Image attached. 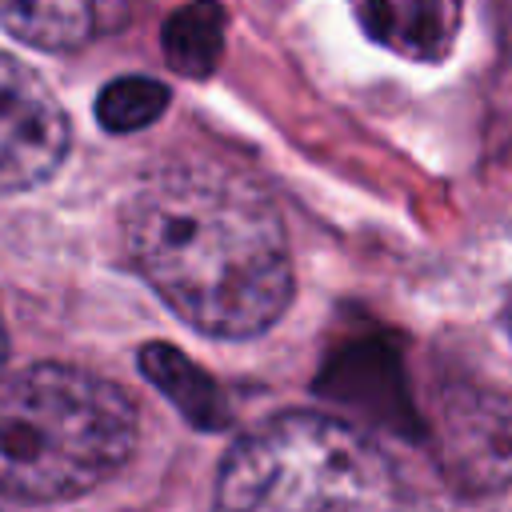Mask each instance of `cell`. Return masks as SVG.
I'll list each match as a JSON object with an SVG mask.
<instances>
[{
    "instance_id": "obj_5",
    "label": "cell",
    "mask_w": 512,
    "mask_h": 512,
    "mask_svg": "<svg viewBox=\"0 0 512 512\" xmlns=\"http://www.w3.org/2000/svg\"><path fill=\"white\" fill-rule=\"evenodd\" d=\"M444 464L468 492L512 484V396L496 384L460 380L440 396Z\"/></svg>"
},
{
    "instance_id": "obj_11",
    "label": "cell",
    "mask_w": 512,
    "mask_h": 512,
    "mask_svg": "<svg viewBox=\"0 0 512 512\" xmlns=\"http://www.w3.org/2000/svg\"><path fill=\"white\" fill-rule=\"evenodd\" d=\"M4 352H8V332H4V316H0V364H4Z\"/></svg>"
},
{
    "instance_id": "obj_10",
    "label": "cell",
    "mask_w": 512,
    "mask_h": 512,
    "mask_svg": "<svg viewBox=\"0 0 512 512\" xmlns=\"http://www.w3.org/2000/svg\"><path fill=\"white\" fill-rule=\"evenodd\" d=\"M168 108V88L152 76H116L100 88L96 96V120L100 128L124 136V132H140L152 120H160V112Z\"/></svg>"
},
{
    "instance_id": "obj_3",
    "label": "cell",
    "mask_w": 512,
    "mask_h": 512,
    "mask_svg": "<svg viewBox=\"0 0 512 512\" xmlns=\"http://www.w3.org/2000/svg\"><path fill=\"white\" fill-rule=\"evenodd\" d=\"M392 468L352 424L280 412L244 432L216 476V512H388Z\"/></svg>"
},
{
    "instance_id": "obj_4",
    "label": "cell",
    "mask_w": 512,
    "mask_h": 512,
    "mask_svg": "<svg viewBox=\"0 0 512 512\" xmlns=\"http://www.w3.org/2000/svg\"><path fill=\"white\" fill-rule=\"evenodd\" d=\"M72 128L48 84L0 52V192L44 184L68 156Z\"/></svg>"
},
{
    "instance_id": "obj_7",
    "label": "cell",
    "mask_w": 512,
    "mask_h": 512,
    "mask_svg": "<svg viewBox=\"0 0 512 512\" xmlns=\"http://www.w3.org/2000/svg\"><path fill=\"white\" fill-rule=\"evenodd\" d=\"M140 372L152 380V388L200 432H216L228 424V404L220 384L196 364L188 360L176 344H144L140 348Z\"/></svg>"
},
{
    "instance_id": "obj_9",
    "label": "cell",
    "mask_w": 512,
    "mask_h": 512,
    "mask_svg": "<svg viewBox=\"0 0 512 512\" xmlns=\"http://www.w3.org/2000/svg\"><path fill=\"white\" fill-rule=\"evenodd\" d=\"M224 8L220 4H184L168 16L160 44L164 60L180 76H212L224 56Z\"/></svg>"
},
{
    "instance_id": "obj_8",
    "label": "cell",
    "mask_w": 512,
    "mask_h": 512,
    "mask_svg": "<svg viewBox=\"0 0 512 512\" xmlns=\"http://www.w3.org/2000/svg\"><path fill=\"white\" fill-rule=\"evenodd\" d=\"M108 16H124L108 4H76V0H8L0 4V28H8L16 40L44 48V52H68L84 40L104 32Z\"/></svg>"
},
{
    "instance_id": "obj_2",
    "label": "cell",
    "mask_w": 512,
    "mask_h": 512,
    "mask_svg": "<svg viewBox=\"0 0 512 512\" xmlns=\"http://www.w3.org/2000/svg\"><path fill=\"white\" fill-rule=\"evenodd\" d=\"M136 448V404L76 364L0 376V500L56 504L112 480Z\"/></svg>"
},
{
    "instance_id": "obj_6",
    "label": "cell",
    "mask_w": 512,
    "mask_h": 512,
    "mask_svg": "<svg viewBox=\"0 0 512 512\" xmlns=\"http://www.w3.org/2000/svg\"><path fill=\"white\" fill-rule=\"evenodd\" d=\"M360 28L408 56V60H440L452 40H456V24H460V8L456 4H360L356 8Z\"/></svg>"
},
{
    "instance_id": "obj_1",
    "label": "cell",
    "mask_w": 512,
    "mask_h": 512,
    "mask_svg": "<svg viewBox=\"0 0 512 512\" xmlns=\"http://www.w3.org/2000/svg\"><path fill=\"white\" fill-rule=\"evenodd\" d=\"M124 236L152 292L212 340H252L292 300L284 220L240 172L212 164L156 172L128 200Z\"/></svg>"
}]
</instances>
